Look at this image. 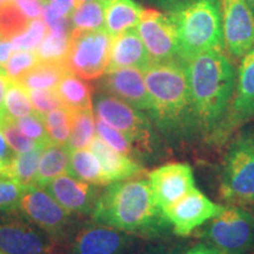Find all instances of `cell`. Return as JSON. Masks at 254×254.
<instances>
[{
  "instance_id": "30",
  "label": "cell",
  "mask_w": 254,
  "mask_h": 254,
  "mask_svg": "<svg viewBox=\"0 0 254 254\" xmlns=\"http://www.w3.org/2000/svg\"><path fill=\"white\" fill-rule=\"evenodd\" d=\"M43 151L44 148L38 147L25 153H17L6 176L11 177L12 179L17 180L25 186L33 185Z\"/></svg>"
},
{
  "instance_id": "39",
  "label": "cell",
  "mask_w": 254,
  "mask_h": 254,
  "mask_svg": "<svg viewBox=\"0 0 254 254\" xmlns=\"http://www.w3.org/2000/svg\"><path fill=\"white\" fill-rule=\"evenodd\" d=\"M33 109L38 113L45 116L51 111L63 107L56 88H45V90H27Z\"/></svg>"
},
{
  "instance_id": "23",
  "label": "cell",
  "mask_w": 254,
  "mask_h": 254,
  "mask_svg": "<svg viewBox=\"0 0 254 254\" xmlns=\"http://www.w3.org/2000/svg\"><path fill=\"white\" fill-rule=\"evenodd\" d=\"M56 91L64 106L71 110L73 113L93 109L91 86L84 79L71 71H67L63 75Z\"/></svg>"
},
{
  "instance_id": "37",
  "label": "cell",
  "mask_w": 254,
  "mask_h": 254,
  "mask_svg": "<svg viewBox=\"0 0 254 254\" xmlns=\"http://www.w3.org/2000/svg\"><path fill=\"white\" fill-rule=\"evenodd\" d=\"M27 186L11 177L0 174V212H7L19 207Z\"/></svg>"
},
{
  "instance_id": "50",
  "label": "cell",
  "mask_w": 254,
  "mask_h": 254,
  "mask_svg": "<svg viewBox=\"0 0 254 254\" xmlns=\"http://www.w3.org/2000/svg\"><path fill=\"white\" fill-rule=\"evenodd\" d=\"M6 1H12V0H0V4H1V2H6Z\"/></svg>"
},
{
  "instance_id": "31",
  "label": "cell",
  "mask_w": 254,
  "mask_h": 254,
  "mask_svg": "<svg viewBox=\"0 0 254 254\" xmlns=\"http://www.w3.org/2000/svg\"><path fill=\"white\" fill-rule=\"evenodd\" d=\"M44 117L51 141L58 145H67L72 129V111L63 106L51 111Z\"/></svg>"
},
{
  "instance_id": "9",
  "label": "cell",
  "mask_w": 254,
  "mask_h": 254,
  "mask_svg": "<svg viewBox=\"0 0 254 254\" xmlns=\"http://www.w3.org/2000/svg\"><path fill=\"white\" fill-rule=\"evenodd\" d=\"M140 237L101 224L85 225L67 243L60 254H141Z\"/></svg>"
},
{
  "instance_id": "29",
  "label": "cell",
  "mask_w": 254,
  "mask_h": 254,
  "mask_svg": "<svg viewBox=\"0 0 254 254\" xmlns=\"http://www.w3.org/2000/svg\"><path fill=\"white\" fill-rule=\"evenodd\" d=\"M30 19L25 15L14 1L0 4V40L11 41L26 30Z\"/></svg>"
},
{
  "instance_id": "47",
  "label": "cell",
  "mask_w": 254,
  "mask_h": 254,
  "mask_svg": "<svg viewBox=\"0 0 254 254\" xmlns=\"http://www.w3.org/2000/svg\"><path fill=\"white\" fill-rule=\"evenodd\" d=\"M153 1L161 7L168 9V11H173L180 6L187 4L190 0H153Z\"/></svg>"
},
{
  "instance_id": "11",
  "label": "cell",
  "mask_w": 254,
  "mask_h": 254,
  "mask_svg": "<svg viewBox=\"0 0 254 254\" xmlns=\"http://www.w3.org/2000/svg\"><path fill=\"white\" fill-rule=\"evenodd\" d=\"M254 118V49L241 58L236 88L226 118L212 142H224Z\"/></svg>"
},
{
  "instance_id": "24",
  "label": "cell",
  "mask_w": 254,
  "mask_h": 254,
  "mask_svg": "<svg viewBox=\"0 0 254 254\" xmlns=\"http://www.w3.org/2000/svg\"><path fill=\"white\" fill-rule=\"evenodd\" d=\"M67 174L95 186H106L99 159L90 148L71 151Z\"/></svg>"
},
{
  "instance_id": "40",
  "label": "cell",
  "mask_w": 254,
  "mask_h": 254,
  "mask_svg": "<svg viewBox=\"0 0 254 254\" xmlns=\"http://www.w3.org/2000/svg\"><path fill=\"white\" fill-rule=\"evenodd\" d=\"M5 116V111H0V123L4 119ZM15 155H17V153H15L13 148L8 145L7 140H6L4 134H2L1 128H0V174H5L6 176V173H7L8 168L11 166Z\"/></svg>"
},
{
  "instance_id": "51",
  "label": "cell",
  "mask_w": 254,
  "mask_h": 254,
  "mask_svg": "<svg viewBox=\"0 0 254 254\" xmlns=\"http://www.w3.org/2000/svg\"><path fill=\"white\" fill-rule=\"evenodd\" d=\"M0 254H6L5 252H2V251H0Z\"/></svg>"
},
{
  "instance_id": "22",
  "label": "cell",
  "mask_w": 254,
  "mask_h": 254,
  "mask_svg": "<svg viewBox=\"0 0 254 254\" xmlns=\"http://www.w3.org/2000/svg\"><path fill=\"white\" fill-rule=\"evenodd\" d=\"M69 157H71V150L67 145L51 142L49 146H46L38 164L33 185L43 189L57 177L65 174L68 170Z\"/></svg>"
},
{
  "instance_id": "35",
  "label": "cell",
  "mask_w": 254,
  "mask_h": 254,
  "mask_svg": "<svg viewBox=\"0 0 254 254\" xmlns=\"http://www.w3.org/2000/svg\"><path fill=\"white\" fill-rule=\"evenodd\" d=\"M15 122H17V125L20 128V131L27 138L32 139L43 147H46L52 142L46 128L45 117L43 114L38 113L37 111L26 117H23V118L15 119Z\"/></svg>"
},
{
  "instance_id": "27",
  "label": "cell",
  "mask_w": 254,
  "mask_h": 254,
  "mask_svg": "<svg viewBox=\"0 0 254 254\" xmlns=\"http://www.w3.org/2000/svg\"><path fill=\"white\" fill-rule=\"evenodd\" d=\"M71 28L47 31L45 39L36 50L39 62L66 63L71 44Z\"/></svg>"
},
{
  "instance_id": "21",
  "label": "cell",
  "mask_w": 254,
  "mask_h": 254,
  "mask_svg": "<svg viewBox=\"0 0 254 254\" xmlns=\"http://www.w3.org/2000/svg\"><path fill=\"white\" fill-rule=\"evenodd\" d=\"M144 7L134 0H109L105 17V31L113 38L132 30L140 23Z\"/></svg>"
},
{
  "instance_id": "1",
  "label": "cell",
  "mask_w": 254,
  "mask_h": 254,
  "mask_svg": "<svg viewBox=\"0 0 254 254\" xmlns=\"http://www.w3.org/2000/svg\"><path fill=\"white\" fill-rule=\"evenodd\" d=\"M152 122L171 144L182 145L199 136L193 114L186 62L180 58L151 63L144 69Z\"/></svg>"
},
{
  "instance_id": "20",
  "label": "cell",
  "mask_w": 254,
  "mask_h": 254,
  "mask_svg": "<svg viewBox=\"0 0 254 254\" xmlns=\"http://www.w3.org/2000/svg\"><path fill=\"white\" fill-rule=\"evenodd\" d=\"M88 148L99 159L107 185L136 178L144 172L138 161L114 151L99 135L95 134Z\"/></svg>"
},
{
  "instance_id": "48",
  "label": "cell",
  "mask_w": 254,
  "mask_h": 254,
  "mask_svg": "<svg viewBox=\"0 0 254 254\" xmlns=\"http://www.w3.org/2000/svg\"><path fill=\"white\" fill-rule=\"evenodd\" d=\"M244 1H245L246 4L250 6L251 9H252V11L254 12V0H244Z\"/></svg>"
},
{
  "instance_id": "19",
  "label": "cell",
  "mask_w": 254,
  "mask_h": 254,
  "mask_svg": "<svg viewBox=\"0 0 254 254\" xmlns=\"http://www.w3.org/2000/svg\"><path fill=\"white\" fill-rule=\"evenodd\" d=\"M151 63L150 56L138 31L136 28H132L113 38L110 64L106 72L126 67H134L144 71Z\"/></svg>"
},
{
  "instance_id": "12",
  "label": "cell",
  "mask_w": 254,
  "mask_h": 254,
  "mask_svg": "<svg viewBox=\"0 0 254 254\" xmlns=\"http://www.w3.org/2000/svg\"><path fill=\"white\" fill-rule=\"evenodd\" d=\"M135 28L152 63L170 62L179 58L177 28L170 12L145 8L140 23Z\"/></svg>"
},
{
  "instance_id": "33",
  "label": "cell",
  "mask_w": 254,
  "mask_h": 254,
  "mask_svg": "<svg viewBox=\"0 0 254 254\" xmlns=\"http://www.w3.org/2000/svg\"><path fill=\"white\" fill-rule=\"evenodd\" d=\"M95 127H97V135H99L114 151L119 152V153L131 159H134V160H136V158H140L134 145L123 132L110 126L109 124L103 122L97 117H95Z\"/></svg>"
},
{
  "instance_id": "8",
  "label": "cell",
  "mask_w": 254,
  "mask_h": 254,
  "mask_svg": "<svg viewBox=\"0 0 254 254\" xmlns=\"http://www.w3.org/2000/svg\"><path fill=\"white\" fill-rule=\"evenodd\" d=\"M112 41L113 37L105 30H72L66 66L82 79L100 78L109 67Z\"/></svg>"
},
{
  "instance_id": "46",
  "label": "cell",
  "mask_w": 254,
  "mask_h": 254,
  "mask_svg": "<svg viewBox=\"0 0 254 254\" xmlns=\"http://www.w3.org/2000/svg\"><path fill=\"white\" fill-rule=\"evenodd\" d=\"M185 254H222L220 251L215 249L207 243H200L190 249Z\"/></svg>"
},
{
  "instance_id": "15",
  "label": "cell",
  "mask_w": 254,
  "mask_h": 254,
  "mask_svg": "<svg viewBox=\"0 0 254 254\" xmlns=\"http://www.w3.org/2000/svg\"><path fill=\"white\" fill-rule=\"evenodd\" d=\"M219 205L196 189L190 190L176 204L165 209L164 214L178 237H189L224 211Z\"/></svg>"
},
{
  "instance_id": "4",
  "label": "cell",
  "mask_w": 254,
  "mask_h": 254,
  "mask_svg": "<svg viewBox=\"0 0 254 254\" xmlns=\"http://www.w3.org/2000/svg\"><path fill=\"white\" fill-rule=\"evenodd\" d=\"M179 58L189 62L206 51L224 49L221 0H190L173 11Z\"/></svg>"
},
{
  "instance_id": "17",
  "label": "cell",
  "mask_w": 254,
  "mask_h": 254,
  "mask_svg": "<svg viewBox=\"0 0 254 254\" xmlns=\"http://www.w3.org/2000/svg\"><path fill=\"white\" fill-rule=\"evenodd\" d=\"M64 208L75 214H92L99 199L98 186L62 174L43 187Z\"/></svg>"
},
{
  "instance_id": "34",
  "label": "cell",
  "mask_w": 254,
  "mask_h": 254,
  "mask_svg": "<svg viewBox=\"0 0 254 254\" xmlns=\"http://www.w3.org/2000/svg\"><path fill=\"white\" fill-rule=\"evenodd\" d=\"M0 128H1L2 134H4L5 139L7 140L8 145L13 148L15 153H25V152L32 151L34 148L41 147L45 148L32 139L27 138L23 132L20 131L17 125L15 119L8 117L7 114L4 117V119L0 123Z\"/></svg>"
},
{
  "instance_id": "3",
  "label": "cell",
  "mask_w": 254,
  "mask_h": 254,
  "mask_svg": "<svg viewBox=\"0 0 254 254\" xmlns=\"http://www.w3.org/2000/svg\"><path fill=\"white\" fill-rule=\"evenodd\" d=\"M91 215L97 224L140 238L160 237L171 228L148 179L139 177L107 185Z\"/></svg>"
},
{
  "instance_id": "14",
  "label": "cell",
  "mask_w": 254,
  "mask_h": 254,
  "mask_svg": "<svg viewBox=\"0 0 254 254\" xmlns=\"http://www.w3.org/2000/svg\"><path fill=\"white\" fill-rule=\"evenodd\" d=\"M224 49L241 59L254 49V12L244 0H221Z\"/></svg>"
},
{
  "instance_id": "44",
  "label": "cell",
  "mask_w": 254,
  "mask_h": 254,
  "mask_svg": "<svg viewBox=\"0 0 254 254\" xmlns=\"http://www.w3.org/2000/svg\"><path fill=\"white\" fill-rule=\"evenodd\" d=\"M15 47L12 41L0 40V67H5L6 63L8 62L9 57L15 52Z\"/></svg>"
},
{
  "instance_id": "49",
  "label": "cell",
  "mask_w": 254,
  "mask_h": 254,
  "mask_svg": "<svg viewBox=\"0 0 254 254\" xmlns=\"http://www.w3.org/2000/svg\"><path fill=\"white\" fill-rule=\"evenodd\" d=\"M75 1V6H78L79 4H81V2H85V1H91V0H74Z\"/></svg>"
},
{
  "instance_id": "25",
  "label": "cell",
  "mask_w": 254,
  "mask_h": 254,
  "mask_svg": "<svg viewBox=\"0 0 254 254\" xmlns=\"http://www.w3.org/2000/svg\"><path fill=\"white\" fill-rule=\"evenodd\" d=\"M69 71L66 63H50L39 62L34 67L27 71L19 79L26 90H45L56 88L63 75Z\"/></svg>"
},
{
  "instance_id": "32",
  "label": "cell",
  "mask_w": 254,
  "mask_h": 254,
  "mask_svg": "<svg viewBox=\"0 0 254 254\" xmlns=\"http://www.w3.org/2000/svg\"><path fill=\"white\" fill-rule=\"evenodd\" d=\"M5 112L13 119L36 112L32 106L28 91L17 80H9L5 94Z\"/></svg>"
},
{
  "instance_id": "26",
  "label": "cell",
  "mask_w": 254,
  "mask_h": 254,
  "mask_svg": "<svg viewBox=\"0 0 254 254\" xmlns=\"http://www.w3.org/2000/svg\"><path fill=\"white\" fill-rule=\"evenodd\" d=\"M109 0H91L75 6L69 23L74 31L105 30V17Z\"/></svg>"
},
{
  "instance_id": "16",
  "label": "cell",
  "mask_w": 254,
  "mask_h": 254,
  "mask_svg": "<svg viewBox=\"0 0 254 254\" xmlns=\"http://www.w3.org/2000/svg\"><path fill=\"white\" fill-rule=\"evenodd\" d=\"M148 182L161 211L176 204L195 189L192 167L185 163H171L148 173Z\"/></svg>"
},
{
  "instance_id": "2",
  "label": "cell",
  "mask_w": 254,
  "mask_h": 254,
  "mask_svg": "<svg viewBox=\"0 0 254 254\" xmlns=\"http://www.w3.org/2000/svg\"><path fill=\"white\" fill-rule=\"evenodd\" d=\"M186 67L198 134L212 141L230 110L237 72L224 49L200 53Z\"/></svg>"
},
{
  "instance_id": "45",
  "label": "cell",
  "mask_w": 254,
  "mask_h": 254,
  "mask_svg": "<svg viewBox=\"0 0 254 254\" xmlns=\"http://www.w3.org/2000/svg\"><path fill=\"white\" fill-rule=\"evenodd\" d=\"M11 79L6 74L4 67H0V111H5V94Z\"/></svg>"
},
{
  "instance_id": "5",
  "label": "cell",
  "mask_w": 254,
  "mask_h": 254,
  "mask_svg": "<svg viewBox=\"0 0 254 254\" xmlns=\"http://www.w3.org/2000/svg\"><path fill=\"white\" fill-rule=\"evenodd\" d=\"M220 196L233 206H254V127L240 128L222 159Z\"/></svg>"
},
{
  "instance_id": "42",
  "label": "cell",
  "mask_w": 254,
  "mask_h": 254,
  "mask_svg": "<svg viewBox=\"0 0 254 254\" xmlns=\"http://www.w3.org/2000/svg\"><path fill=\"white\" fill-rule=\"evenodd\" d=\"M45 1L49 4L51 9L60 17L69 18L73 9L75 8L74 0H45Z\"/></svg>"
},
{
  "instance_id": "6",
  "label": "cell",
  "mask_w": 254,
  "mask_h": 254,
  "mask_svg": "<svg viewBox=\"0 0 254 254\" xmlns=\"http://www.w3.org/2000/svg\"><path fill=\"white\" fill-rule=\"evenodd\" d=\"M93 111L97 118L123 132L140 157L151 154L158 146L157 134L150 119L125 101L105 92L95 97Z\"/></svg>"
},
{
  "instance_id": "41",
  "label": "cell",
  "mask_w": 254,
  "mask_h": 254,
  "mask_svg": "<svg viewBox=\"0 0 254 254\" xmlns=\"http://www.w3.org/2000/svg\"><path fill=\"white\" fill-rule=\"evenodd\" d=\"M13 1L18 6V8L31 20L40 19L43 14L45 0H13Z\"/></svg>"
},
{
  "instance_id": "38",
  "label": "cell",
  "mask_w": 254,
  "mask_h": 254,
  "mask_svg": "<svg viewBox=\"0 0 254 254\" xmlns=\"http://www.w3.org/2000/svg\"><path fill=\"white\" fill-rule=\"evenodd\" d=\"M39 63L36 51L17 50L5 65L6 74L11 80H19L27 71Z\"/></svg>"
},
{
  "instance_id": "7",
  "label": "cell",
  "mask_w": 254,
  "mask_h": 254,
  "mask_svg": "<svg viewBox=\"0 0 254 254\" xmlns=\"http://www.w3.org/2000/svg\"><path fill=\"white\" fill-rule=\"evenodd\" d=\"M201 237L222 254H250L254 250V213L228 206L202 226Z\"/></svg>"
},
{
  "instance_id": "36",
  "label": "cell",
  "mask_w": 254,
  "mask_h": 254,
  "mask_svg": "<svg viewBox=\"0 0 254 254\" xmlns=\"http://www.w3.org/2000/svg\"><path fill=\"white\" fill-rule=\"evenodd\" d=\"M47 31L49 28H47L45 21L41 19H34L28 24L27 28L23 33L14 37L11 41L15 50L36 51L45 39Z\"/></svg>"
},
{
  "instance_id": "18",
  "label": "cell",
  "mask_w": 254,
  "mask_h": 254,
  "mask_svg": "<svg viewBox=\"0 0 254 254\" xmlns=\"http://www.w3.org/2000/svg\"><path fill=\"white\" fill-rule=\"evenodd\" d=\"M101 86L106 93L114 95L134 109L150 112V95L142 69L126 67L106 72Z\"/></svg>"
},
{
  "instance_id": "28",
  "label": "cell",
  "mask_w": 254,
  "mask_h": 254,
  "mask_svg": "<svg viewBox=\"0 0 254 254\" xmlns=\"http://www.w3.org/2000/svg\"><path fill=\"white\" fill-rule=\"evenodd\" d=\"M95 132H97V127H95V114L93 109L74 112L67 147L71 151L88 148L95 136Z\"/></svg>"
},
{
  "instance_id": "13",
  "label": "cell",
  "mask_w": 254,
  "mask_h": 254,
  "mask_svg": "<svg viewBox=\"0 0 254 254\" xmlns=\"http://www.w3.org/2000/svg\"><path fill=\"white\" fill-rule=\"evenodd\" d=\"M0 251L6 254H60L62 245L28 219L11 218L0 221Z\"/></svg>"
},
{
  "instance_id": "10",
  "label": "cell",
  "mask_w": 254,
  "mask_h": 254,
  "mask_svg": "<svg viewBox=\"0 0 254 254\" xmlns=\"http://www.w3.org/2000/svg\"><path fill=\"white\" fill-rule=\"evenodd\" d=\"M19 208L28 220L45 231L63 245L71 225V212L65 209L45 190L36 185L27 186Z\"/></svg>"
},
{
  "instance_id": "43",
  "label": "cell",
  "mask_w": 254,
  "mask_h": 254,
  "mask_svg": "<svg viewBox=\"0 0 254 254\" xmlns=\"http://www.w3.org/2000/svg\"><path fill=\"white\" fill-rule=\"evenodd\" d=\"M144 254H182V247L170 244H159L152 246Z\"/></svg>"
}]
</instances>
